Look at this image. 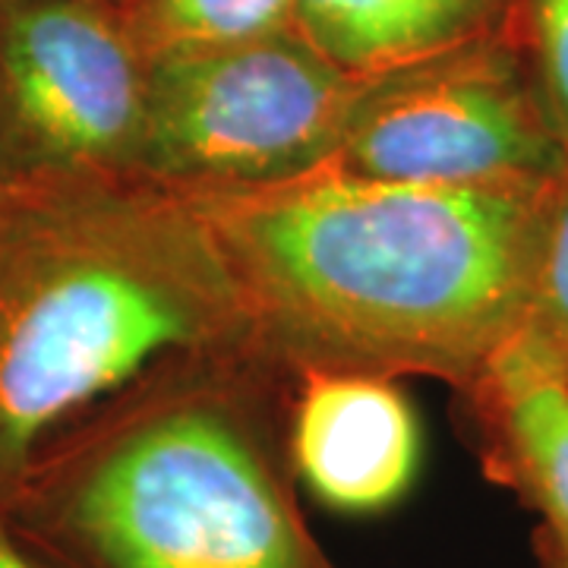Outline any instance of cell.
Wrapping results in <instances>:
<instances>
[{"instance_id": "8fae6325", "label": "cell", "mask_w": 568, "mask_h": 568, "mask_svg": "<svg viewBox=\"0 0 568 568\" xmlns=\"http://www.w3.org/2000/svg\"><path fill=\"white\" fill-rule=\"evenodd\" d=\"M518 338L568 376V155L544 190L528 310Z\"/></svg>"}, {"instance_id": "52a82bcc", "label": "cell", "mask_w": 568, "mask_h": 568, "mask_svg": "<svg viewBox=\"0 0 568 568\" xmlns=\"http://www.w3.org/2000/svg\"><path fill=\"white\" fill-rule=\"evenodd\" d=\"M287 452L297 480L347 515L386 511L420 465V426L395 379L304 369L291 398Z\"/></svg>"}, {"instance_id": "8992f818", "label": "cell", "mask_w": 568, "mask_h": 568, "mask_svg": "<svg viewBox=\"0 0 568 568\" xmlns=\"http://www.w3.org/2000/svg\"><path fill=\"white\" fill-rule=\"evenodd\" d=\"M566 155L508 17L392 70L332 164L379 181L467 183L552 174Z\"/></svg>"}, {"instance_id": "5bb4252c", "label": "cell", "mask_w": 568, "mask_h": 568, "mask_svg": "<svg viewBox=\"0 0 568 568\" xmlns=\"http://www.w3.org/2000/svg\"><path fill=\"white\" fill-rule=\"evenodd\" d=\"M0 568H41L0 518Z\"/></svg>"}, {"instance_id": "6da1fadb", "label": "cell", "mask_w": 568, "mask_h": 568, "mask_svg": "<svg viewBox=\"0 0 568 568\" xmlns=\"http://www.w3.org/2000/svg\"><path fill=\"white\" fill-rule=\"evenodd\" d=\"M547 181H379L325 164L183 193L282 364L462 392L525 325Z\"/></svg>"}, {"instance_id": "9c48e42d", "label": "cell", "mask_w": 568, "mask_h": 568, "mask_svg": "<svg viewBox=\"0 0 568 568\" xmlns=\"http://www.w3.org/2000/svg\"><path fill=\"white\" fill-rule=\"evenodd\" d=\"M511 0H294L291 29L351 73H388L503 29Z\"/></svg>"}, {"instance_id": "3957f363", "label": "cell", "mask_w": 568, "mask_h": 568, "mask_svg": "<svg viewBox=\"0 0 568 568\" xmlns=\"http://www.w3.org/2000/svg\"><path fill=\"white\" fill-rule=\"evenodd\" d=\"M256 345L183 190L136 171L0 181V496L51 433L149 369Z\"/></svg>"}, {"instance_id": "4fadbf2b", "label": "cell", "mask_w": 568, "mask_h": 568, "mask_svg": "<svg viewBox=\"0 0 568 568\" xmlns=\"http://www.w3.org/2000/svg\"><path fill=\"white\" fill-rule=\"evenodd\" d=\"M534 552L540 568H568V530L540 525L534 534Z\"/></svg>"}, {"instance_id": "9a60e30c", "label": "cell", "mask_w": 568, "mask_h": 568, "mask_svg": "<svg viewBox=\"0 0 568 568\" xmlns=\"http://www.w3.org/2000/svg\"><path fill=\"white\" fill-rule=\"evenodd\" d=\"M102 3H126V0H102Z\"/></svg>"}, {"instance_id": "277c9868", "label": "cell", "mask_w": 568, "mask_h": 568, "mask_svg": "<svg viewBox=\"0 0 568 568\" xmlns=\"http://www.w3.org/2000/svg\"><path fill=\"white\" fill-rule=\"evenodd\" d=\"M388 73L342 70L294 29L162 48L140 174L193 193L304 178L338 159Z\"/></svg>"}, {"instance_id": "7c38bea8", "label": "cell", "mask_w": 568, "mask_h": 568, "mask_svg": "<svg viewBox=\"0 0 568 568\" xmlns=\"http://www.w3.org/2000/svg\"><path fill=\"white\" fill-rule=\"evenodd\" d=\"M511 29L549 121L568 145V0H511Z\"/></svg>"}, {"instance_id": "7a4b0ae2", "label": "cell", "mask_w": 568, "mask_h": 568, "mask_svg": "<svg viewBox=\"0 0 568 568\" xmlns=\"http://www.w3.org/2000/svg\"><path fill=\"white\" fill-rule=\"evenodd\" d=\"M297 376L260 345L155 366L51 433L0 518L41 568H342L294 493Z\"/></svg>"}, {"instance_id": "ba28073f", "label": "cell", "mask_w": 568, "mask_h": 568, "mask_svg": "<svg viewBox=\"0 0 568 568\" xmlns=\"http://www.w3.org/2000/svg\"><path fill=\"white\" fill-rule=\"evenodd\" d=\"M458 395L484 474L568 530V376L515 335Z\"/></svg>"}, {"instance_id": "5b68a950", "label": "cell", "mask_w": 568, "mask_h": 568, "mask_svg": "<svg viewBox=\"0 0 568 568\" xmlns=\"http://www.w3.org/2000/svg\"><path fill=\"white\" fill-rule=\"evenodd\" d=\"M149 51L121 3L0 0V181L136 171Z\"/></svg>"}, {"instance_id": "30bf717a", "label": "cell", "mask_w": 568, "mask_h": 568, "mask_svg": "<svg viewBox=\"0 0 568 568\" xmlns=\"http://www.w3.org/2000/svg\"><path fill=\"white\" fill-rule=\"evenodd\" d=\"M121 7L149 54L272 36L291 29L294 13V0H126Z\"/></svg>"}]
</instances>
